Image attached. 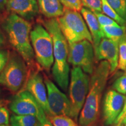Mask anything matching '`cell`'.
Here are the masks:
<instances>
[{
  "label": "cell",
  "instance_id": "obj_1",
  "mask_svg": "<svg viewBox=\"0 0 126 126\" xmlns=\"http://www.w3.org/2000/svg\"><path fill=\"white\" fill-rule=\"evenodd\" d=\"M110 70L109 63L105 60L99 63L92 74L89 92L79 118L81 126H91L97 120L102 92L106 85Z\"/></svg>",
  "mask_w": 126,
  "mask_h": 126
},
{
  "label": "cell",
  "instance_id": "obj_2",
  "mask_svg": "<svg viewBox=\"0 0 126 126\" xmlns=\"http://www.w3.org/2000/svg\"><path fill=\"white\" fill-rule=\"evenodd\" d=\"M46 29L49 32L53 42L54 63L52 69L53 78L57 84L66 90L69 83L68 45L63 34L57 18H51L43 22Z\"/></svg>",
  "mask_w": 126,
  "mask_h": 126
},
{
  "label": "cell",
  "instance_id": "obj_3",
  "mask_svg": "<svg viewBox=\"0 0 126 126\" xmlns=\"http://www.w3.org/2000/svg\"><path fill=\"white\" fill-rule=\"evenodd\" d=\"M2 27L12 47L26 62L31 64L35 56L31 43V23L19 16L11 14L2 21Z\"/></svg>",
  "mask_w": 126,
  "mask_h": 126
},
{
  "label": "cell",
  "instance_id": "obj_4",
  "mask_svg": "<svg viewBox=\"0 0 126 126\" xmlns=\"http://www.w3.org/2000/svg\"><path fill=\"white\" fill-rule=\"evenodd\" d=\"M57 19L61 31L68 43L87 40L93 44L90 32L78 11L64 8V14Z\"/></svg>",
  "mask_w": 126,
  "mask_h": 126
},
{
  "label": "cell",
  "instance_id": "obj_5",
  "mask_svg": "<svg viewBox=\"0 0 126 126\" xmlns=\"http://www.w3.org/2000/svg\"><path fill=\"white\" fill-rule=\"evenodd\" d=\"M90 86V78L79 67H74L71 72L70 100L71 112L70 117L77 120L88 94Z\"/></svg>",
  "mask_w": 126,
  "mask_h": 126
},
{
  "label": "cell",
  "instance_id": "obj_6",
  "mask_svg": "<svg viewBox=\"0 0 126 126\" xmlns=\"http://www.w3.org/2000/svg\"><path fill=\"white\" fill-rule=\"evenodd\" d=\"M31 40L36 60L48 70L54 63L53 42L50 34L41 25L34 26L31 32Z\"/></svg>",
  "mask_w": 126,
  "mask_h": 126
},
{
  "label": "cell",
  "instance_id": "obj_7",
  "mask_svg": "<svg viewBox=\"0 0 126 126\" xmlns=\"http://www.w3.org/2000/svg\"><path fill=\"white\" fill-rule=\"evenodd\" d=\"M21 56H9L7 65L0 74V84L12 92H17L27 78V68Z\"/></svg>",
  "mask_w": 126,
  "mask_h": 126
},
{
  "label": "cell",
  "instance_id": "obj_8",
  "mask_svg": "<svg viewBox=\"0 0 126 126\" xmlns=\"http://www.w3.org/2000/svg\"><path fill=\"white\" fill-rule=\"evenodd\" d=\"M94 51L92 43L87 40L69 43L68 63L74 67H81L86 74L94 71Z\"/></svg>",
  "mask_w": 126,
  "mask_h": 126
},
{
  "label": "cell",
  "instance_id": "obj_9",
  "mask_svg": "<svg viewBox=\"0 0 126 126\" xmlns=\"http://www.w3.org/2000/svg\"><path fill=\"white\" fill-rule=\"evenodd\" d=\"M9 108L16 114L35 116L42 124L49 122L42 106L26 89L20 91L13 97Z\"/></svg>",
  "mask_w": 126,
  "mask_h": 126
},
{
  "label": "cell",
  "instance_id": "obj_10",
  "mask_svg": "<svg viewBox=\"0 0 126 126\" xmlns=\"http://www.w3.org/2000/svg\"><path fill=\"white\" fill-rule=\"evenodd\" d=\"M45 82L47 87V99L51 116H70V100L64 93L59 90L53 82L48 79H46Z\"/></svg>",
  "mask_w": 126,
  "mask_h": 126
},
{
  "label": "cell",
  "instance_id": "obj_11",
  "mask_svg": "<svg viewBox=\"0 0 126 126\" xmlns=\"http://www.w3.org/2000/svg\"><path fill=\"white\" fill-rule=\"evenodd\" d=\"M126 96L114 90H110L105 94L103 105V118L105 126L114 124L123 108Z\"/></svg>",
  "mask_w": 126,
  "mask_h": 126
},
{
  "label": "cell",
  "instance_id": "obj_12",
  "mask_svg": "<svg viewBox=\"0 0 126 126\" xmlns=\"http://www.w3.org/2000/svg\"><path fill=\"white\" fill-rule=\"evenodd\" d=\"M94 51V56L97 61H108L110 64V74L117 69L119 62V43L106 38H102Z\"/></svg>",
  "mask_w": 126,
  "mask_h": 126
},
{
  "label": "cell",
  "instance_id": "obj_13",
  "mask_svg": "<svg viewBox=\"0 0 126 126\" xmlns=\"http://www.w3.org/2000/svg\"><path fill=\"white\" fill-rule=\"evenodd\" d=\"M26 90L29 91L33 96L45 112L49 117L51 116L43 78L41 74L38 72L31 74L26 82Z\"/></svg>",
  "mask_w": 126,
  "mask_h": 126
},
{
  "label": "cell",
  "instance_id": "obj_14",
  "mask_svg": "<svg viewBox=\"0 0 126 126\" xmlns=\"http://www.w3.org/2000/svg\"><path fill=\"white\" fill-rule=\"evenodd\" d=\"M7 11L30 21L38 15L40 10L36 0H8Z\"/></svg>",
  "mask_w": 126,
  "mask_h": 126
},
{
  "label": "cell",
  "instance_id": "obj_15",
  "mask_svg": "<svg viewBox=\"0 0 126 126\" xmlns=\"http://www.w3.org/2000/svg\"><path fill=\"white\" fill-rule=\"evenodd\" d=\"M81 12L89 28V31L92 36L94 50H95L102 39L99 22L95 14L90 9L86 8H82Z\"/></svg>",
  "mask_w": 126,
  "mask_h": 126
},
{
  "label": "cell",
  "instance_id": "obj_16",
  "mask_svg": "<svg viewBox=\"0 0 126 126\" xmlns=\"http://www.w3.org/2000/svg\"><path fill=\"white\" fill-rule=\"evenodd\" d=\"M39 10L43 15L48 18H56L61 16L64 14L60 0H37Z\"/></svg>",
  "mask_w": 126,
  "mask_h": 126
},
{
  "label": "cell",
  "instance_id": "obj_17",
  "mask_svg": "<svg viewBox=\"0 0 126 126\" xmlns=\"http://www.w3.org/2000/svg\"><path fill=\"white\" fill-rule=\"evenodd\" d=\"M102 38H106L119 43L120 40L126 35L125 26L110 25V26H100Z\"/></svg>",
  "mask_w": 126,
  "mask_h": 126
},
{
  "label": "cell",
  "instance_id": "obj_18",
  "mask_svg": "<svg viewBox=\"0 0 126 126\" xmlns=\"http://www.w3.org/2000/svg\"><path fill=\"white\" fill-rule=\"evenodd\" d=\"M11 126H37L39 120L31 115H18L14 114L10 118Z\"/></svg>",
  "mask_w": 126,
  "mask_h": 126
},
{
  "label": "cell",
  "instance_id": "obj_19",
  "mask_svg": "<svg viewBox=\"0 0 126 126\" xmlns=\"http://www.w3.org/2000/svg\"><path fill=\"white\" fill-rule=\"evenodd\" d=\"M102 1V12L108 16L111 19L116 21L118 24L121 26H125L126 24V20L123 19L120 17L116 11L111 8L107 0H101Z\"/></svg>",
  "mask_w": 126,
  "mask_h": 126
},
{
  "label": "cell",
  "instance_id": "obj_20",
  "mask_svg": "<svg viewBox=\"0 0 126 126\" xmlns=\"http://www.w3.org/2000/svg\"><path fill=\"white\" fill-rule=\"evenodd\" d=\"M126 35L119 43V62L117 69L126 70Z\"/></svg>",
  "mask_w": 126,
  "mask_h": 126
},
{
  "label": "cell",
  "instance_id": "obj_21",
  "mask_svg": "<svg viewBox=\"0 0 126 126\" xmlns=\"http://www.w3.org/2000/svg\"><path fill=\"white\" fill-rule=\"evenodd\" d=\"M120 16L126 20V0H107Z\"/></svg>",
  "mask_w": 126,
  "mask_h": 126
},
{
  "label": "cell",
  "instance_id": "obj_22",
  "mask_svg": "<svg viewBox=\"0 0 126 126\" xmlns=\"http://www.w3.org/2000/svg\"><path fill=\"white\" fill-rule=\"evenodd\" d=\"M50 121L53 126H78L74 120L67 116H53Z\"/></svg>",
  "mask_w": 126,
  "mask_h": 126
},
{
  "label": "cell",
  "instance_id": "obj_23",
  "mask_svg": "<svg viewBox=\"0 0 126 126\" xmlns=\"http://www.w3.org/2000/svg\"><path fill=\"white\" fill-rule=\"evenodd\" d=\"M83 7L90 9L94 13H102L101 0H81Z\"/></svg>",
  "mask_w": 126,
  "mask_h": 126
},
{
  "label": "cell",
  "instance_id": "obj_24",
  "mask_svg": "<svg viewBox=\"0 0 126 126\" xmlns=\"http://www.w3.org/2000/svg\"><path fill=\"white\" fill-rule=\"evenodd\" d=\"M60 1L65 8L78 12L81 11L82 8V4L81 0H60Z\"/></svg>",
  "mask_w": 126,
  "mask_h": 126
},
{
  "label": "cell",
  "instance_id": "obj_25",
  "mask_svg": "<svg viewBox=\"0 0 126 126\" xmlns=\"http://www.w3.org/2000/svg\"><path fill=\"white\" fill-rule=\"evenodd\" d=\"M114 90L120 94H126V74L120 77L115 81L113 85Z\"/></svg>",
  "mask_w": 126,
  "mask_h": 126
},
{
  "label": "cell",
  "instance_id": "obj_26",
  "mask_svg": "<svg viewBox=\"0 0 126 126\" xmlns=\"http://www.w3.org/2000/svg\"><path fill=\"white\" fill-rule=\"evenodd\" d=\"M98 20L100 26H110V25H118L119 24L107 15L102 13H94Z\"/></svg>",
  "mask_w": 126,
  "mask_h": 126
},
{
  "label": "cell",
  "instance_id": "obj_27",
  "mask_svg": "<svg viewBox=\"0 0 126 126\" xmlns=\"http://www.w3.org/2000/svg\"><path fill=\"white\" fill-rule=\"evenodd\" d=\"M9 58V51L6 50H0V74L7 65Z\"/></svg>",
  "mask_w": 126,
  "mask_h": 126
},
{
  "label": "cell",
  "instance_id": "obj_28",
  "mask_svg": "<svg viewBox=\"0 0 126 126\" xmlns=\"http://www.w3.org/2000/svg\"><path fill=\"white\" fill-rule=\"evenodd\" d=\"M9 123V113L4 107L0 108V126L8 125Z\"/></svg>",
  "mask_w": 126,
  "mask_h": 126
},
{
  "label": "cell",
  "instance_id": "obj_29",
  "mask_svg": "<svg viewBox=\"0 0 126 126\" xmlns=\"http://www.w3.org/2000/svg\"><path fill=\"white\" fill-rule=\"evenodd\" d=\"M114 124H116V125H122V124H126V97L125 103H124L122 111H121L120 114L118 116Z\"/></svg>",
  "mask_w": 126,
  "mask_h": 126
},
{
  "label": "cell",
  "instance_id": "obj_30",
  "mask_svg": "<svg viewBox=\"0 0 126 126\" xmlns=\"http://www.w3.org/2000/svg\"><path fill=\"white\" fill-rule=\"evenodd\" d=\"M8 0H0V16H1L5 11H7Z\"/></svg>",
  "mask_w": 126,
  "mask_h": 126
},
{
  "label": "cell",
  "instance_id": "obj_31",
  "mask_svg": "<svg viewBox=\"0 0 126 126\" xmlns=\"http://www.w3.org/2000/svg\"><path fill=\"white\" fill-rule=\"evenodd\" d=\"M4 42H5L4 36L2 33V32H1V30H0V47L4 45Z\"/></svg>",
  "mask_w": 126,
  "mask_h": 126
},
{
  "label": "cell",
  "instance_id": "obj_32",
  "mask_svg": "<svg viewBox=\"0 0 126 126\" xmlns=\"http://www.w3.org/2000/svg\"><path fill=\"white\" fill-rule=\"evenodd\" d=\"M37 126H53V124H51V123L50 122V121H49V122L45 123L44 124H42L39 122V123Z\"/></svg>",
  "mask_w": 126,
  "mask_h": 126
},
{
  "label": "cell",
  "instance_id": "obj_33",
  "mask_svg": "<svg viewBox=\"0 0 126 126\" xmlns=\"http://www.w3.org/2000/svg\"><path fill=\"white\" fill-rule=\"evenodd\" d=\"M5 104V102L4 100H0V108L3 107Z\"/></svg>",
  "mask_w": 126,
  "mask_h": 126
},
{
  "label": "cell",
  "instance_id": "obj_34",
  "mask_svg": "<svg viewBox=\"0 0 126 126\" xmlns=\"http://www.w3.org/2000/svg\"><path fill=\"white\" fill-rule=\"evenodd\" d=\"M0 126H10L9 125V124H8V125H1Z\"/></svg>",
  "mask_w": 126,
  "mask_h": 126
},
{
  "label": "cell",
  "instance_id": "obj_35",
  "mask_svg": "<svg viewBox=\"0 0 126 126\" xmlns=\"http://www.w3.org/2000/svg\"><path fill=\"white\" fill-rule=\"evenodd\" d=\"M116 126H124V124H122V125H116Z\"/></svg>",
  "mask_w": 126,
  "mask_h": 126
},
{
  "label": "cell",
  "instance_id": "obj_36",
  "mask_svg": "<svg viewBox=\"0 0 126 126\" xmlns=\"http://www.w3.org/2000/svg\"></svg>",
  "mask_w": 126,
  "mask_h": 126
},
{
  "label": "cell",
  "instance_id": "obj_37",
  "mask_svg": "<svg viewBox=\"0 0 126 126\" xmlns=\"http://www.w3.org/2000/svg\"><path fill=\"white\" fill-rule=\"evenodd\" d=\"M125 126H126V124H125Z\"/></svg>",
  "mask_w": 126,
  "mask_h": 126
}]
</instances>
